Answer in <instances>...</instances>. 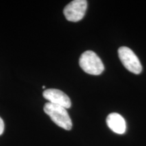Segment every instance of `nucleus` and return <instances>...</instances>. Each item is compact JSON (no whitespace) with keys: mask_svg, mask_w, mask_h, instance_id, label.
<instances>
[{"mask_svg":"<svg viewBox=\"0 0 146 146\" xmlns=\"http://www.w3.org/2000/svg\"><path fill=\"white\" fill-rule=\"evenodd\" d=\"M43 110L58 127L67 131H70L72 129V120L66 109L64 108L47 102L45 104Z\"/></svg>","mask_w":146,"mask_h":146,"instance_id":"f257e3e1","label":"nucleus"},{"mask_svg":"<svg viewBox=\"0 0 146 146\" xmlns=\"http://www.w3.org/2000/svg\"><path fill=\"white\" fill-rule=\"evenodd\" d=\"M79 65L84 72L92 75H100L104 70L101 59L93 51H86L79 58Z\"/></svg>","mask_w":146,"mask_h":146,"instance_id":"f03ea898","label":"nucleus"},{"mask_svg":"<svg viewBox=\"0 0 146 146\" xmlns=\"http://www.w3.org/2000/svg\"><path fill=\"white\" fill-rule=\"evenodd\" d=\"M118 56L124 66L134 74H140L142 66L135 54L127 47H121L118 49Z\"/></svg>","mask_w":146,"mask_h":146,"instance_id":"7ed1b4c3","label":"nucleus"},{"mask_svg":"<svg viewBox=\"0 0 146 146\" xmlns=\"http://www.w3.org/2000/svg\"><path fill=\"white\" fill-rule=\"evenodd\" d=\"M87 1L85 0H74L64 9L66 18L70 22H78L83 19L86 12Z\"/></svg>","mask_w":146,"mask_h":146,"instance_id":"20e7f679","label":"nucleus"},{"mask_svg":"<svg viewBox=\"0 0 146 146\" xmlns=\"http://www.w3.org/2000/svg\"><path fill=\"white\" fill-rule=\"evenodd\" d=\"M43 96L49 103L60 106L66 109L70 108L71 106V101L69 97L59 89H46L43 91Z\"/></svg>","mask_w":146,"mask_h":146,"instance_id":"39448f33","label":"nucleus"},{"mask_svg":"<svg viewBox=\"0 0 146 146\" xmlns=\"http://www.w3.org/2000/svg\"><path fill=\"white\" fill-rule=\"evenodd\" d=\"M107 125L113 132L117 134H123L125 133L127 125L125 120L121 115L118 113H111L106 119Z\"/></svg>","mask_w":146,"mask_h":146,"instance_id":"423d86ee","label":"nucleus"},{"mask_svg":"<svg viewBox=\"0 0 146 146\" xmlns=\"http://www.w3.org/2000/svg\"><path fill=\"white\" fill-rule=\"evenodd\" d=\"M4 131V123H3L2 118L0 117V135H2Z\"/></svg>","mask_w":146,"mask_h":146,"instance_id":"0eeeda50","label":"nucleus"}]
</instances>
